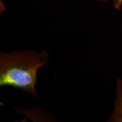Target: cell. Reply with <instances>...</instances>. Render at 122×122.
Instances as JSON below:
<instances>
[{
  "mask_svg": "<svg viewBox=\"0 0 122 122\" xmlns=\"http://www.w3.org/2000/svg\"><path fill=\"white\" fill-rule=\"evenodd\" d=\"M49 57L45 50L1 52L0 85L11 86L38 98L35 89L37 72L48 63Z\"/></svg>",
  "mask_w": 122,
  "mask_h": 122,
  "instance_id": "obj_1",
  "label": "cell"
},
{
  "mask_svg": "<svg viewBox=\"0 0 122 122\" xmlns=\"http://www.w3.org/2000/svg\"><path fill=\"white\" fill-rule=\"evenodd\" d=\"M115 107L111 112L108 122H122V80L118 79L116 86Z\"/></svg>",
  "mask_w": 122,
  "mask_h": 122,
  "instance_id": "obj_2",
  "label": "cell"
},
{
  "mask_svg": "<svg viewBox=\"0 0 122 122\" xmlns=\"http://www.w3.org/2000/svg\"><path fill=\"white\" fill-rule=\"evenodd\" d=\"M101 2H107L108 0H97ZM112 5L117 10H120L122 5V0H112Z\"/></svg>",
  "mask_w": 122,
  "mask_h": 122,
  "instance_id": "obj_3",
  "label": "cell"
}]
</instances>
